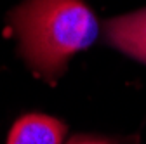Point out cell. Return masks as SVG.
Returning a JSON list of instances; mask_svg holds the SVG:
<instances>
[{
  "label": "cell",
  "mask_w": 146,
  "mask_h": 144,
  "mask_svg": "<svg viewBox=\"0 0 146 144\" xmlns=\"http://www.w3.org/2000/svg\"><path fill=\"white\" fill-rule=\"evenodd\" d=\"M66 125L49 115L28 113L17 118L7 137V144H63Z\"/></svg>",
  "instance_id": "3"
},
{
  "label": "cell",
  "mask_w": 146,
  "mask_h": 144,
  "mask_svg": "<svg viewBox=\"0 0 146 144\" xmlns=\"http://www.w3.org/2000/svg\"><path fill=\"white\" fill-rule=\"evenodd\" d=\"M28 64L45 78L66 68L71 56L90 47L99 23L85 0H25L11 14Z\"/></svg>",
  "instance_id": "1"
},
{
  "label": "cell",
  "mask_w": 146,
  "mask_h": 144,
  "mask_svg": "<svg viewBox=\"0 0 146 144\" xmlns=\"http://www.w3.org/2000/svg\"><path fill=\"white\" fill-rule=\"evenodd\" d=\"M66 144H115V142L104 137H98V135H75Z\"/></svg>",
  "instance_id": "4"
},
{
  "label": "cell",
  "mask_w": 146,
  "mask_h": 144,
  "mask_svg": "<svg viewBox=\"0 0 146 144\" xmlns=\"http://www.w3.org/2000/svg\"><path fill=\"white\" fill-rule=\"evenodd\" d=\"M108 42L141 63H146V9L117 16L104 24Z\"/></svg>",
  "instance_id": "2"
}]
</instances>
